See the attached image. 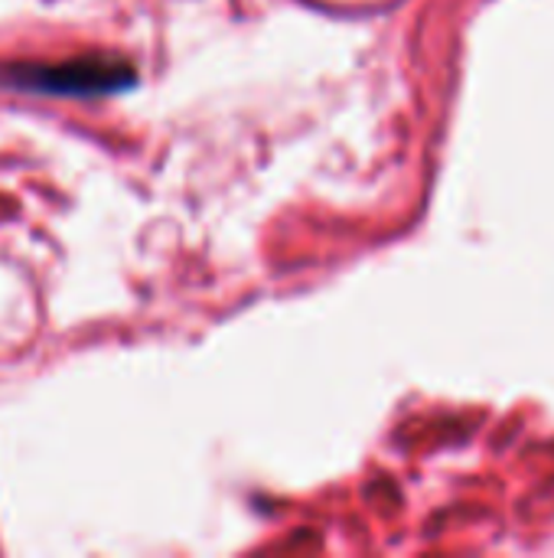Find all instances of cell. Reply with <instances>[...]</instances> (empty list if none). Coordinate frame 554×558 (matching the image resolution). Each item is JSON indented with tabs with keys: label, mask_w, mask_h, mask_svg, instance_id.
<instances>
[{
	"label": "cell",
	"mask_w": 554,
	"mask_h": 558,
	"mask_svg": "<svg viewBox=\"0 0 554 558\" xmlns=\"http://www.w3.org/2000/svg\"><path fill=\"white\" fill-rule=\"evenodd\" d=\"M134 78H137L134 65H127V59H111V56H82L65 62H20L0 69V82L13 88L42 92V95H72V98L124 92Z\"/></svg>",
	"instance_id": "1"
}]
</instances>
